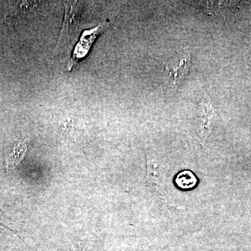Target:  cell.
Masks as SVG:
<instances>
[{
    "label": "cell",
    "instance_id": "1",
    "mask_svg": "<svg viewBox=\"0 0 251 251\" xmlns=\"http://www.w3.org/2000/svg\"><path fill=\"white\" fill-rule=\"evenodd\" d=\"M64 7H65V15H64V22H63L57 46L54 49L53 52L54 54L59 53L63 48L67 46L74 37V35L78 27L81 14H82V4L79 1H65Z\"/></svg>",
    "mask_w": 251,
    "mask_h": 251
},
{
    "label": "cell",
    "instance_id": "2",
    "mask_svg": "<svg viewBox=\"0 0 251 251\" xmlns=\"http://www.w3.org/2000/svg\"><path fill=\"white\" fill-rule=\"evenodd\" d=\"M108 27V23L104 22L100 23L93 29L84 31L78 44L75 46L72 59L68 64V70H72L73 68L75 67L81 59L84 58L87 55L89 50H90L91 46L94 44V41L96 40L97 36L101 34Z\"/></svg>",
    "mask_w": 251,
    "mask_h": 251
},
{
    "label": "cell",
    "instance_id": "3",
    "mask_svg": "<svg viewBox=\"0 0 251 251\" xmlns=\"http://www.w3.org/2000/svg\"><path fill=\"white\" fill-rule=\"evenodd\" d=\"M28 140L20 142L14 147L12 151L7 155L5 160V167L6 170L14 169L21 163L27 151Z\"/></svg>",
    "mask_w": 251,
    "mask_h": 251
},
{
    "label": "cell",
    "instance_id": "4",
    "mask_svg": "<svg viewBox=\"0 0 251 251\" xmlns=\"http://www.w3.org/2000/svg\"><path fill=\"white\" fill-rule=\"evenodd\" d=\"M191 66V58H184L179 61L178 65L173 67L167 65L165 72L171 77L173 85H177L179 80L187 74L188 69Z\"/></svg>",
    "mask_w": 251,
    "mask_h": 251
},
{
    "label": "cell",
    "instance_id": "5",
    "mask_svg": "<svg viewBox=\"0 0 251 251\" xmlns=\"http://www.w3.org/2000/svg\"><path fill=\"white\" fill-rule=\"evenodd\" d=\"M175 181L178 187L181 189L189 190L196 186L198 181L192 172L185 171L176 176Z\"/></svg>",
    "mask_w": 251,
    "mask_h": 251
},
{
    "label": "cell",
    "instance_id": "6",
    "mask_svg": "<svg viewBox=\"0 0 251 251\" xmlns=\"http://www.w3.org/2000/svg\"><path fill=\"white\" fill-rule=\"evenodd\" d=\"M148 178L149 181L153 184L159 186L161 188H163L161 181V168L159 164L154 160H150L148 158Z\"/></svg>",
    "mask_w": 251,
    "mask_h": 251
}]
</instances>
